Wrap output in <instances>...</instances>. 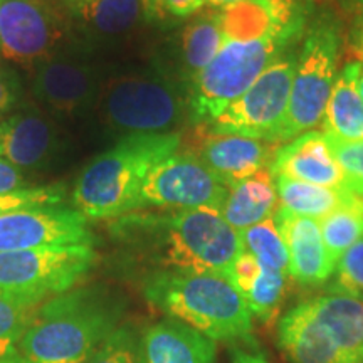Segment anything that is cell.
Returning a JSON list of instances; mask_svg holds the SVG:
<instances>
[{
	"label": "cell",
	"instance_id": "1",
	"mask_svg": "<svg viewBox=\"0 0 363 363\" xmlns=\"http://www.w3.org/2000/svg\"><path fill=\"white\" fill-rule=\"evenodd\" d=\"M116 238L143 251L158 271L229 274L242 252L240 235L217 208H184L167 216H123Z\"/></svg>",
	"mask_w": 363,
	"mask_h": 363
},
{
	"label": "cell",
	"instance_id": "2",
	"mask_svg": "<svg viewBox=\"0 0 363 363\" xmlns=\"http://www.w3.org/2000/svg\"><path fill=\"white\" fill-rule=\"evenodd\" d=\"M120 301L104 288L52 296L22 337L19 363H86L120 326Z\"/></svg>",
	"mask_w": 363,
	"mask_h": 363
},
{
	"label": "cell",
	"instance_id": "3",
	"mask_svg": "<svg viewBox=\"0 0 363 363\" xmlns=\"http://www.w3.org/2000/svg\"><path fill=\"white\" fill-rule=\"evenodd\" d=\"M179 133L125 135L79 175L72 203L86 219H116L140 211L148 172L179 150Z\"/></svg>",
	"mask_w": 363,
	"mask_h": 363
},
{
	"label": "cell",
	"instance_id": "4",
	"mask_svg": "<svg viewBox=\"0 0 363 363\" xmlns=\"http://www.w3.org/2000/svg\"><path fill=\"white\" fill-rule=\"evenodd\" d=\"M143 294L170 320L214 342H251L252 315L224 274L155 271L145 279Z\"/></svg>",
	"mask_w": 363,
	"mask_h": 363
},
{
	"label": "cell",
	"instance_id": "5",
	"mask_svg": "<svg viewBox=\"0 0 363 363\" xmlns=\"http://www.w3.org/2000/svg\"><path fill=\"white\" fill-rule=\"evenodd\" d=\"M305 27L306 24L284 27L262 38H224L214 61L192 79L189 106L195 123L208 125L242 96L271 62L298 43Z\"/></svg>",
	"mask_w": 363,
	"mask_h": 363
},
{
	"label": "cell",
	"instance_id": "6",
	"mask_svg": "<svg viewBox=\"0 0 363 363\" xmlns=\"http://www.w3.org/2000/svg\"><path fill=\"white\" fill-rule=\"evenodd\" d=\"M338 54L337 24L328 17H320L308 27L299 49L288 113L279 131V143L291 142L321 123L337 79Z\"/></svg>",
	"mask_w": 363,
	"mask_h": 363
},
{
	"label": "cell",
	"instance_id": "7",
	"mask_svg": "<svg viewBox=\"0 0 363 363\" xmlns=\"http://www.w3.org/2000/svg\"><path fill=\"white\" fill-rule=\"evenodd\" d=\"M296 59L298 54L289 49L281 54L242 96L206 125L207 133L239 135L279 143V131L283 128L291 96Z\"/></svg>",
	"mask_w": 363,
	"mask_h": 363
},
{
	"label": "cell",
	"instance_id": "8",
	"mask_svg": "<svg viewBox=\"0 0 363 363\" xmlns=\"http://www.w3.org/2000/svg\"><path fill=\"white\" fill-rule=\"evenodd\" d=\"M99 96L103 121L118 133H169L184 115L174 84L158 76H120Z\"/></svg>",
	"mask_w": 363,
	"mask_h": 363
},
{
	"label": "cell",
	"instance_id": "9",
	"mask_svg": "<svg viewBox=\"0 0 363 363\" xmlns=\"http://www.w3.org/2000/svg\"><path fill=\"white\" fill-rule=\"evenodd\" d=\"M96 259L93 246L0 252V291L45 299L71 291Z\"/></svg>",
	"mask_w": 363,
	"mask_h": 363
},
{
	"label": "cell",
	"instance_id": "10",
	"mask_svg": "<svg viewBox=\"0 0 363 363\" xmlns=\"http://www.w3.org/2000/svg\"><path fill=\"white\" fill-rule=\"evenodd\" d=\"M229 187L217 179L192 152L174 153L157 163L143 180L140 202L160 208H217L224 206Z\"/></svg>",
	"mask_w": 363,
	"mask_h": 363
},
{
	"label": "cell",
	"instance_id": "11",
	"mask_svg": "<svg viewBox=\"0 0 363 363\" xmlns=\"http://www.w3.org/2000/svg\"><path fill=\"white\" fill-rule=\"evenodd\" d=\"M66 33V21L45 0H0V54L7 61L43 65Z\"/></svg>",
	"mask_w": 363,
	"mask_h": 363
},
{
	"label": "cell",
	"instance_id": "12",
	"mask_svg": "<svg viewBox=\"0 0 363 363\" xmlns=\"http://www.w3.org/2000/svg\"><path fill=\"white\" fill-rule=\"evenodd\" d=\"M93 240L88 219L76 208L39 206L0 214V252L93 246Z\"/></svg>",
	"mask_w": 363,
	"mask_h": 363
},
{
	"label": "cell",
	"instance_id": "13",
	"mask_svg": "<svg viewBox=\"0 0 363 363\" xmlns=\"http://www.w3.org/2000/svg\"><path fill=\"white\" fill-rule=\"evenodd\" d=\"M33 93L49 110L76 115L98 99L99 74L96 67L86 62L54 56L35 69Z\"/></svg>",
	"mask_w": 363,
	"mask_h": 363
},
{
	"label": "cell",
	"instance_id": "14",
	"mask_svg": "<svg viewBox=\"0 0 363 363\" xmlns=\"http://www.w3.org/2000/svg\"><path fill=\"white\" fill-rule=\"evenodd\" d=\"M279 145L239 135L207 133L192 152L227 187L262 169H271Z\"/></svg>",
	"mask_w": 363,
	"mask_h": 363
},
{
	"label": "cell",
	"instance_id": "15",
	"mask_svg": "<svg viewBox=\"0 0 363 363\" xmlns=\"http://www.w3.org/2000/svg\"><path fill=\"white\" fill-rule=\"evenodd\" d=\"M272 217L288 249L289 276L305 286L326 283L335 272L337 262L326 251L320 222L291 214L279 206Z\"/></svg>",
	"mask_w": 363,
	"mask_h": 363
},
{
	"label": "cell",
	"instance_id": "16",
	"mask_svg": "<svg viewBox=\"0 0 363 363\" xmlns=\"http://www.w3.org/2000/svg\"><path fill=\"white\" fill-rule=\"evenodd\" d=\"M56 126L39 111L26 110L0 123V158L22 170H39L56 155Z\"/></svg>",
	"mask_w": 363,
	"mask_h": 363
},
{
	"label": "cell",
	"instance_id": "17",
	"mask_svg": "<svg viewBox=\"0 0 363 363\" xmlns=\"http://www.w3.org/2000/svg\"><path fill=\"white\" fill-rule=\"evenodd\" d=\"M272 177L321 185L328 189H348V180L331 157L325 135L308 131L279 147L271 163Z\"/></svg>",
	"mask_w": 363,
	"mask_h": 363
},
{
	"label": "cell",
	"instance_id": "18",
	"mask_svg": "<svg viewBox=\"0 0 363 363\" xmlns=\"http://www.w3.org/2000/svg\"><path fill=\"white\" fill-rule=\"evenodd\" d=\"M278 345L291 363H347L308 301L299 303L281 318Z\"/></svg>",
	"mask_w": 363,
	"mask_h": 363
},
{
	"label": "cell",
	"instance_id": "19",
	"mask_svg": "<svg viewBox=\"0 0 363 363\" xmlns=\"http://www.w3.org/2000/svg\"><path fill=\"white\" fill-rule=\"evenodd\" d=\"M65 4L79 33L98 43L123 38L148 13L147 0H66Z\"/></svg>",
	"mask_w": 363,
	"mask_h": 363
},
{
	"label": "cell",
	"instance_id": "20",
	"mask_svg": "<svg viewBox=\"0 0 363 363\" xmlns=\"http://www.w3.org/2000/svg\"><path fill=\"white\" fill-rule=\"evenodd\" d=\"M145 363H216V342L175 320L150 326L143 338Z\"/></svg>",
	"mask_w": 363,
	"mask_h": 363
},
{
	"label": "cell",
	"instance_id": "21",
	"mask_svg": "<svg viewBox=\"0 0 363 363\" xmlns=\"http://www.w3.org/2000/svg\"><path fill=\"white\" fill-rule=\"evenodd\" d=\"M311 311L328 330L347 363H363V301L343 294L308 299Z\"/></svg>",
	"mask_w": 363,
	"mask_h": 363
},
{
	"label": "cell",
	"instance_id": "22",
	"mask_svg": "<svg viewBox=\"0 0 363 363\" xmlns=\"http://www.w3.org/2000/svg\"><path fill=\"white\" fill-rule=\"evenodd\" d=\"M278 208L274 177L271 169H262L229 187L220 214L238 233L269 219Z\"/></svg>",
	"mask_w": 363,
	"mask_h": 363
},
{
	"label": "cell",
	"instance_id": "23",
	"mask_svg": "<svg viewBox=\"0 0 363 363\" xmlns=\"http://www.w3.org/2000/svg\"><path fill=\"white\" fill-rule=\"evenodd\" d=\"M362 61L348 62L335 79L323 116L325 133L343 140L363 138V98L358 88Z\"/></svg>",
	"mask_w": 363,
	"mask_h": 363
},
{
	"label": "cell",
	"instance_id": "24",
	"mask_svg": "<svg viewBox=\"0 0 363 363\" xmlns=\"http://www.w3.org/2000/svg\"><path fill=\"white\" fill-rule=\"evenodd\" d=\"M274 185L279 207L286 208L291 214L310 217L315 220H321L337 211L353 194L350 190L321 187V185L288 179V177H274Z\"/></svg>",
	"mask_w": 363,
	"mask_h": 363
},
{
	"label": "cell",
	"instance_id": "25",
	"mask_svg": "<svg viewBox=\"0 0 363 363\" xmlns=\"http://www.w3.org/2000/svg\"><path fill=\"white\" fill-rule=\"evenodd\" d=\"M222 44H224V33H222L220 11L208 9L185 27L182 34V54L190 78L194 79L195 76L201 74L214 61Z\"/></svg>",
	"mask_w": 363,
	"mask_h": 363
},
{
	"label": "cell",
	"instance_id": "26",
	"mask_svg": "<svg viewBox=\"0 0 363 363\" xmlns=\"http://www.w3.org/2000/svg\"><path fill=\"white\" fill-rule=\"evenodd\" d=\"M44 299L0 291V360L19 363V343Z\"/></svg>",
	"mask_w": 363,
	"mask_h": 363
},
{
	"label": "cell",
	"instance_id": "27",
	"mask_svg": "<svg viewBox=\"0 0 363 363\" xmlns=\"http://www.w3.org/2000/svg\"><path fill=\"white\" fill-rule=\"evenodd\" d=\"M318 222L326 251L338 262L347 249L363 239V197L352 194L342 207Z\"/></svg>",
	"mask_w": 363,
	"mask_h": 363
},
{
	"label": "cell",
	"instance_id": "28",
	"mask_svg": "<svg viewBox=\"0 0 363 363\" xmlns=\"http://www.w3.org/2000/svg\"><path fill=\"white\" fill-rule=\"evenodd\" d=\"M239 235L242 251L251 252L264 267L289 274V254L276 227L274 217L240 230Z\"/></svg>",
	"mask_w": 363,
	"mask_h": 363
},
{
	"label": "cell",
	"instance_id": "29",
	"mask_svg": "<svg viewBox=\"0 0 363 363\" xmlns=\"http://www.w3.org/2000/svg\"><path fill=\"white\" fill-rule=\"evenodd\" d=\"M262 266V264H261ZM286 289V272L262 266L259 278L254 281L246 296L249 311L262 323H271L278 315Z\"/></svg>",
	"mask_w": 363,
	"mask_h": 363
},
{
	"label": "cell",
	"instance_id": "30",
	"mask_svg": "<svg viewBox=\"0 0 363 363\" xmlns=\"http://www.w3.org/2000/svg\"><path fill=\"white\" fill-rule=\"evenodd\" d=\"M86 363H145L143 342L130 326H118Z\"/></svg>",
	"mask_w": 363,
	"mask_h": 363
},
{
	"label": "cell",
	"instance_id": "31",
	"mask_svg": "<svg viewBox=\"0 0 363 363\" xmlns=\"http://www.w3.org/2000/svg\"><path fill=\"white\" fill-rule=\"evenodd\" d=\"M323 135L331 157L347 177L350 192L363 197V138L343 140L330 133Z\"/></svg>",
	"mask_w": 363,
	"mask_h": 363
},
{
	"label": "cell",
	"instance_id": "32",
	"mask_svg": "<svg viewBox=\"0 0 363 363\" xmlns=\"http://www.w3.org/2000/svg\"><path fill=\"white\" fill-rule=\"evenodd\" d=\"M331 293L363 301V239L347 249L338 259Z\"/></svg>",
	"mask_w": 363,
	"mask_h": 363
},
{
	"label": "cell",
	"instance_id": "33",
	"mask_svg": "<svg viewBox=\"0 0 363 363\" xmlns=\"http://www.w3.org/2000/svg\"><path fill=\"white\" fill-rule=\"evenodd\" d=\"M65 197L62 187H33L0 195V214L24 207L59 206Z\"/></svg>",
	"mask_w": 363,
	"mask_h": 363
},
{
	"label": "cell",
	"instance_id": "34",
	"mask_svg": "<svg viewBox=\"0 0 363 363\" xmlns=\"http://www.w3.org/2000/svg\"><path fill=\"white\" fill-rule=\"evenodd\" d=\"M261 271V262L257 261L251 252L242 251L238 257H235L233 266H230L227 278L230 279V283L235 286V289H238L244 298L249 289H251L254 281L259 278Z\"/></svg>",
	"mask_w": 363,
	"mask_h": 363
},
{
	"label": "cell",
	"instance_id": "35",
	"mask_svg": "<svg viewBox=\"0 0 363 363\" xmlns=\"http://www.w3.org/2000/svg\"><path fill=\"white\" fill-rule=\"evenodd\" d=\"M19 98V83L16 76L6 69H0V115L7 113Z\"/></svg>",
	"mask_w": 363,
	"mask_h": 363
},
{
	"label": "cell",
	"instance_id": "36",
	"mask_svg": "<svg viewBox=\"0 0 363 363\" xmlns=\"http://www.w3.org/2000/svg\"><path fill=\"white\" fill-rule=\"evenodd\" d=\"M26 179L17 167L0 158V195L26 189Z\"/></svg>",
	"mask_w": 363,
	"mask_h": 363
},
{
	"label": "cell",
	"instance_id": "37",
	"mask_svg": "<svg viewBox=\"0 0 363 363\" xmlns=\"http://www.w3.org/2000/svg\"><path fill=\"white\" fill-rule=\"evenodd\" d=\"M160 6L177 17H189L206 6V0H160Z\"/></svg>",
	"mask_w": 363,
	"mask_h": 363
},
{
	"label": "cell",
	"instance_id": "38",
	"mask_svg": "<svg viewBox=\"0 0 363 363\" xmlns=\"http://www.w3.org/2000/svg\"><path fill=\"white\" fill-rule=\"evenodd\" d=\"M233 363H271L262 353L256 350H244V348H234Z\"/></svg>",
	"mask_w": 363,
	"mask_h": 363
},
{
	"label": "cell",
	"instance_id": "39",
	"mask_svg": "<svg viewBox=\"0 0 363 363\" xmlns=\"http://www.w3.org/2000/svg\"><path fill=\"white\" fill-rule=\"evenodd\" d=\"M352 48L358 56H360L363 62V13L355 21L352 30Z\"/></svg>",
	"mask_w": 363,
	"mask_h": 363
},
{
	"label": "cell",
	"instance_id": "40",
	"mask_svg": "<svg viewBox=\"0 0 363 363\" xmlns=\"http://www.w3.org/2000/svg\"><path fill=\"white\" fill-rule=\"evenodd\" d=\"M246 2V0H206V6L211 9H216V11H222V9L234 6V4Z\"/></svg>",
	"mask_w": 363,
	"mask_h": 363
},
{
	"label": "cell",
	"instance_id": "41",
	"mask_svg": "<svg viewBox=\"0 0 363 363\" xmlns=\"http://www.w3.org/2000/svg\"><path fill=\"white\" fill-rule=\"evenodd\" d=\"M147 7H148V13L157 12L160 9V0H147Z\"/></svg>",
	"mask_w": 363,
	"mask_h": 363
},
{
	"label": "cell",
	"instance_id": "42",
	"mask_svg": "<svg viewBox=\"0 0 363 363\" xmlns=\"http://www.w3.org/2000/svg\"><path fill=\"white\" fill-rule=\"evenodd\" d=\"M358 88H360L362 98H363V66H362V74H360V81H358Z\"/></svg>",
	"mask_w": 363,
	"mask_h": 363
},
{
	"label": "cell",
	"instance_id": "43",
	"mask_svg": "<svg viewBox=\"0 0 363 363\" xmlns=\"http://www.w3.org/2000/svg\"><path fill=\"white\" fill-rule=\"evenodd\" d=\"M352 4H355L357 7H360V9H363V0H350Z\"/></svg>",
	"mask_w": 363,
	"mask_h": 363
},
{
	"label": "cell",
	"instance_id": "44",
	"mask_svg": "<svg viewBox=\"0 0 363 363\" xmlns=\"http://www.w3.org/2000/svg\"><path fill=\"white\" fill-rule=\"evenodd\" d=\"M0 363H16V362H11V360H0Z\"/></svg>",
	"mask_w": 363,
	"mask_h": 363
}]
</instances>
